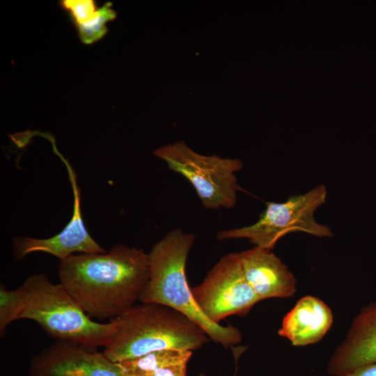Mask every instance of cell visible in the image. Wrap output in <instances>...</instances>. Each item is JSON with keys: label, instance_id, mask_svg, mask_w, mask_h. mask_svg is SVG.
I'll return each instance as SVG.
<instances>
[{"label": "cell", "instance_id": "cell-5", "mask_svg": "<svg viewBox=\"0 0 376 376\" xmlns=\"http://www.w3.org/2000/svg\"><path fill=\"white\" fill-rule=\"evenodd\" d=\"M326 186L290 196L283 203L267 202L266 208L252 225L219 231L220 240L245 238L257 246L272 250L283 236L301 231L319 237L333 236L331 228L317 222L315 210L327 198Z\"/></svg>", "mask_w": 376, "mask_h": 376}, {"label": "cell", "instance_id": "cell-2", "mask_svg": "<svg viewBox=\"0 0 376 376\" xmlns=\"http://www.w3.org/2000/svg\"><path fill=\"white\" fill-rule=\"evenodd\" d=\"M194 241V234L175 228L153 245L148 253L150 278L140 301L161 304L179 311L200 326L210 339L226 348L238 344L242 341L239 329L210 321L194 299L185 266Z\"/></svg>", "mask_w": 376, "mask_h": 376}, {"label": "cell", "instance_id": "cell-15", "mask_svg": "<svg viewBox=\"0 0 376 376\" xmlns=\"http://www.w3.org/2000/svg\"><path fill=\"white\" fill-rule=\"evenodd\" d=\"M117 16L111 2L99 7L96 14L85 23L75 26L81 42L90 45L100 40L108 31L107 24Z\"/></svg>", "mask_w": 376, "mask_h": 376}, {"label": "cell", "instance_id": "cell-4", "mask_svg": "<svg viewBox=\"0 0 376 376\" xmlns=\"http://www.w3.org/2000/svg\"><path fill=\"white\" fill-rule=\"evenodd\" d=\"M26 292V306L21 319L38 323L49 336L77 343L90 350L106 347L116 324L93 321L61 283L50 281L43 273L29 276L22 284Z\"/></svg>", "mask_w": 376, "mask_h": 376}, {"label": "cell", "instance_id": "cell-19", "mask_svg": "<svg viewBox=\"0 0 376 376\" xmlns=\"http://www.w3.org/2000/svg\"><path fill=\"white\" fill-rule=\"evenodd\" d=\"M200 376H205V375L203 374V373H201V374L200 375Z\"/></svg>", "mask_w": 376, "mask_h": 376}, {"label": "cell", "instance_id": "cell-16", "mask_svg": "<svg viewBox=\"0 0 376 376\" xmlns=\"http://www.w3.org/2000/svg\"><path fill=\"white\" fill-rule=\"evenodd\" d=\"M60 6L69 13L75 26L91 19L99 8L93 0H63Z\"/></svg>", "mask_w": 376, "mask_h": 376}, {"label": "cell", "instance_id": "cell-11", "mask_svg": "<svg viewBox=\"0 0 376 376\" xmlns=\"http://www.w3.org/2000/svg\"><path fill=\"white\" fill-rule=\"evenodd\" d=\"M239 254L244 276L260 301L295 293L296 278L272 250L255 246Z\"/></svg>", "mask_w": 376, "mask_h": 376}, {"label": "cell", "instance_id": "cell-8", "mask_svg": "<svg viewBox=\"0 0 376 376\" xmlns=\"http://www.w3.org/2000/svg\"><path fill=\"white\" fill-rule=\"evenodd\" d=\"M53 151L65 165L73 191L74 203L71 219L59 233L49 238L14 237L13 246L15 260L37 251L54 256L59 258L60 261L65 260L77 252L81 253L106 252L91 237L84 226L81 210L80 191L74 169L56 148H54Z\"/></svg>", "mask_w": 376, "mask_h": 376}, {"label": "cell", "instance_id": "cell-3", "mask_svg": "<svg viewBox=\"0 0 376 376\" xmlns=\"http://www.w3.org/2000/svg\"><path fill=\"white\" fill-rule=\"evenodd\" d=\"M112 320L116 330L103 352L116 363L157 350L192 352L210 338L186 315L161 304L141 302Z\"/></svg>", "mask_w": 376, "mask_h": 376}, {"label": "cell", "instance_id": "cell-7", "mask_svg": "<svg viewBox=\"0 0 376 376\" xmlns=\"http://www.w3.org/2000/svg\"><path fill=\"white\" fill-rule=\"evenodd\" d=\"M191 290L201 311L216 324L230 315H246L260 301L244 276L239 253L221 257Z\"/></svg>", "mask_w": 376, "mask_h": 376}, {"label": "cell", "instance_id": "cell-13", "mask_svg": "<svg viewBox=\"0 0 376 376\" xmlns=\"http://www.w3.org/2000/svg\"><path fill=\"white\" fill-rule=\"evenodd\" d=\"M191 351L162 350L118 362L125 376H148L150 373L171 365L187 363Z\"/></svg>", "mask_w": 376, "mask_h": 376}, {"label": "cell", "instance_id": "cell-6", "mask_svg": "<svg viewBox=\"0 0 376 376\" xmlns=\"http://www.w3.org/2000/svg\"><path fill=\"white\" fill-rule=\"evenodd\" d=\"M154 155L192 185L205 207L217 210L235 205L240 189L235 173L243 166L240 159L203 155L183 141L161 147Z\"/></svg>", "mask_w": 376, "mask_h": 376}, {"label": "cell", "instance_id": "cell-10", "mask_svg": "<svg viewBox=\"0 0 376 376\" xmlns=\"http://www.w3.org/2000/svg\"><path fill=\"white\" fill-rule=\"evenodd\" d=\"M376 363V299L363 306L353 319L343 341L331 354L327 373L345 376Z\"/></svg>", "mask_w": 376, "mask_h": 376}, {"label": "cell", "instance_id": "cell-12", "mask_svg": "<svg viewBox=\"0 0 376 376\" xmlns=\"http://www.w3.org/2000/svg\"><path fill=\"white\" fill-rule=\"evenodd\" d=\"M329 306L320 299L306 295L300 298L283 317L280 336L294 346H306L320 341L333 324Z\"/></svg>", "mask_w": 376, "mask_h": 376}, {"label": "cell", "instance_id": "cell-14", "mask_svg": "<svg viewBox=\"0 0 376 376\" xmlns=\"http://www.w3.org/2000/svg\"><path fill=\"white\" fill-rule=\"evenodd\" d=\"M25 288H19L8 290L4 284L0 285V334L2 336L6 327L13 321L21 319L26 306Z\"/></svg>", "mask_w": 376, "mask_h": 376}, {"label": "cell", "instance_id": "cell-17", "mask_svg": "<svg viewBox=\"0 0 376 376\" xmlns=\"http://www.w3.org/2000/svg\"><path fill=\"white\" fill-rule=\"evenodd\" d=\"M187 363L171 365L160 368L148 376H185Z\"/></svg>", "mask_w": 376, "mask_h": 376}, {"label": "cell", "instance_id": "cell-9", "mask_svg": "<svg viewBox=\"0 0 376 376\" xmlns=\"http://www.w3.org/2000/svg\"><path fill=\"white\" fill-rule=\"evenodd\" d=\"M32 376H125L104 352L57 340L31 360Z\"/></svg>", "mask_w": 376, "mask_h": 376}, {"label": "cell", "instance_id": "cell-18", "mask_svg": "<svg viewBox=\"0 0 376 376\" xmlns=\"http://www.w3.org/2000/svg\"><path fill=\"white\" fill-rule=\"evenodd\" d=\"M345 376H376V363L361 367Z\"/></svg>", "mask_w": 376, "mask_h": 376}, {"label": "cell", "instance_id": "cell-1", "mask_svg": "<svg viewBox=\"0 0 376 376\" xmlns=\"http://www.w3.org/2000/svg\"><path fill=\"white\" fill-rule=\"evenodd\" d=\"M60 283L89 316L110 321L141 300L150 278L148 254L117 244L109 252L60 261Z\"/></svg>", "mask_w": 376, "mask_h": 376}]
</instances>
